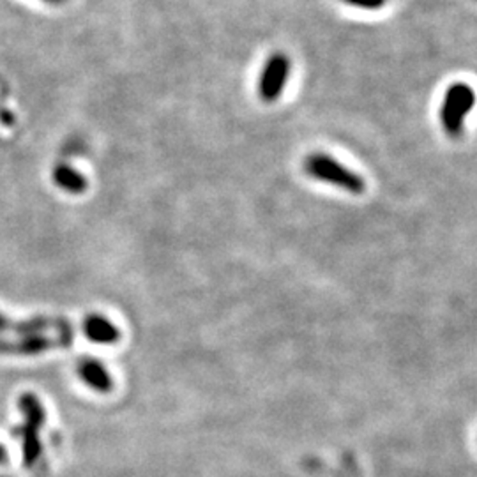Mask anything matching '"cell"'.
Wrapping results in <instances>:
<instances>
[{
  "instance_id": "cell-1",
  "label": "cell",
  "mask_w": 477,
  "mask_h": 477,
  "mask_svg": "<svg viewBox=\"0 0 477 477\" xmlns=\"http://www.w3.org/2000/svg\"><path fill=\"white\" fill-rule=\"evenodd\" d=\"M18 409L24 413L25 421L15 430V435L20 439L25 467L32 469L37 465L43 454V442L39 432L46 422V412L41 400L32 393H25L18 398Z\"/></svg>"
},
{
  "instance_id": "cell-2",
  "label": "cell",
  "mask_w": 477,
  "mask_h": 477,
  "mask_svg": "<svg viewBox=\"0 0 477 477\" xmlns=\"http://www.w3.org/2000/svg\"><path fill=\"white\" fill-rule=\"evenodd\" d=\"M303 168L312 179L347 191L352 194H361L366 190V183L363 175L350 170L349 166L342 164L338 159L329 154L313 153L306 156L303 161Z\"/></svg>"
},
{
  "instance_id": "cell-3",
  "label": "cell",
  "mask_w": 477,
  "mask_h": 477,
  "mask_svg": "<svg viewBox=\"0 0 477 477\" xmlns=\"http://www.w3.org/2000/svg\"><path fill=\"white\" fill-rule=\"evenodd\" d=\"M476 93L469 84L458 82L447 87L441 104V124L451 138L462 136L465 121L476 106Z\"/></svg>"
},
{
  "instance_id": "cell-4",
  "label": "cell",
  "mask_w": 477,
  "mask_h": 477,
  "mask_svg": "<svg viewBox=\"0 0 477 477\" xmlns=\"http://www.w3.org/2000/svg\"><path fill=\"white\" fill-rule=\"evenodd\" d=\"M290 73H292V61L285 54H273L260 71L258 85H256L258 97L263 103L278 101L285 91Z\"/></svg>"
},
{
  "instance_id": "cell-5",
  "label": "cell",
  "mask_w": 477,
  "mask_h": 477,
  "mask_svg": "<svg viewBox=\"0 0 477 477\" xmlns=\"http://www.w3.org/2000/svg\"><path fill=\"white\" fill-rule=\"evenodd\" d=\"M69 345L59 336L46 334H29L16 342H0V353H18V355H35L52 349H67Z\"/></svg>"
},
{
  "instance_id": "cell-6",
  "label": "cell",
  "mask_w": 477,
  "mask_h": 477,
  "mask_svg": "<svg viewBox=\"0 0 477 477\" xmlns=\"http://www.w3.org/2000/svg\"><path fill=\"white\" fill-rule=\"evenodd\" d=\"M78 377L85 382L91 389H94L95 393H110L114 389V381L108 373V370L103 366L101 361H97L94 357H84L78 363Z\"/></svg>"
},
{
  "instance_id": "cell-7",
  "label": "cell",
  "mask_w": 477,
  "mask_h": 477,
  "mask_svg": "<svg viewBox=\"0 0 477 477\" xmlns=\"http://www.w3.org/2000/svg\"><path fill=\"white\" fill-rule=\"evenodd\" d=\"M82 327H84V334L87 336V340L99 343V345H114L121 340V331L115 327V323L97 313L87 315Z\"/></svg>"
},
{
  "instance_id": "cell-8",
  "label": "cell",
  "mask_w": 477,
  "mask_h": 477,
  "mask_svg": "<svg viewBox=\"0 0 477 477\" xmlns=\"http://www.w3.org/2000/svg\"><path fill=\"white\" fill-rule=\"evenodd\" d=\"M54 183L61 190L71 193V194H82L84 191L87 190L85 177L78 170H75L73 166L64 164V163L54 168Z\"/></svg>"
},
{
  "instance_id": "cell-9",
  "label": "cell",
  "mask_w": 477,
  "mask_h": 477,
  "mask_svg": "<svg viewBox=\"0 0 477 477\" xmlns=\"http://www.w3.org/2000/svg\"><path fill=\"white\" fill-rule=\"evenodd\" d=\"M345 4H349L352 7L357 9H366V11H377L385 5L387 0H343Z\"/></svg>"
},
{
  "instance_id": "cell-10",
  "label": "cell",
  "mask_w": 477,
  "mask_h": 477,
  "mask_svg": "<svg viewBox=\"0 0 477 477\" xmlns=\"http://www.w3.org/2000/svg\"><path fill=\"white\" fill-rule=\"evenodd\" d=\"M9 462V452L4 445L0 444V465H5Z\"/></svg>"
},
{
  "instance_id": "cell-11",
  "label": "cell",
  "mask_w": 477,
  "mask_h": 477,
  "mask_svg": "<svg viewBox=\"0 0 477 477\" xmlns=\"http://www.w3.org/2000/svg\"><path fill=\"white\" fill-rule=\"evenodd\" d=\"M45 2H48V4H61L64 0H45Z\"/></svg>"
}]
</instances>
